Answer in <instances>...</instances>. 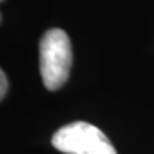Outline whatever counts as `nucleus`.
Segmentation results:
<instances>
[{
    "label": "nucleus",
    "instance_id": "obj_1",
    "mask_svg": "<svg viewBox=\"0 0 154 154\" xmlns=\"http://www.w3.org/2000/svg\"><path fill=\"white\" fill-rule=\"evenodd\" d=\"M40 76L44 87L54 91L66 84L73 64L72 43L61 29H50L38 43Z\"/></svg>",
    "mask_w": 154,
    "mask_h": 154
},
{
    "label": "nucleus",
    "instance_id": "obj_2",
    "mask_svg": "<svg viewBox=\"0 0 154 154\" xmlns=\"http://www.w3.org/2000/svg\"><path fill=\"white\" fill-rule=\"evenodd\" d=\"M51 144L64 154H117L104 133L86 121H73L59 128Z\"/></svg>",
    "mask_w": 154,
    "mask_h": 154
},
{
    "label": "nucleus",
    "instance_id": "obj_3",
    "mask_svg": "<svg viewBox=\"0 0 154 154\" xmlns=\"http://www.w3.org/2000/svg\"><path fill=\"white\" fill-rule=\"evenodd\" d=\"M7 87H9V82H7V77H6L5 72L2 70L0 72V99H5L6 93H7Z\"/></svg>",
    "mask_w": 154,
    "mask_h": 154
},
{
    "label": "nucleus",
    "instance_id": "obj_4",
    "mask_svg": "<svg viewBox=\"0 0 154 154\" xmlns=\"http://www.w3.org/2000/svg\"><path fill=\"white\" fill-rule=\"evenodd\" d=\"M2 2H5V0H2Z\"/></svg>",
    "mask_w": 154,
    "mask_h": 154
}]
</instances>
